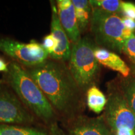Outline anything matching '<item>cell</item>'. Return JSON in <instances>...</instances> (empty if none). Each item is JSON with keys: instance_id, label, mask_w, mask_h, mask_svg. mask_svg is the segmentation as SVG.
<instances>
[{"instance_id": "6da1fadb", "label": "cell", "mask_w": 135, "mask_h": 135, "mask_svg": "<svg viewBox=\"0 0 135 135\" xmlns=\"http://www.w3.org/2000/svg\"><path fill=\"white\" fill-rule=\"evenodd\" d=\"M25 69L46 96L58 120L63 122L82 114L84 93L73 77L67 63L48 58L41 64Z\"/></svg>"}, {"instance_id": "7a4b0ae2", "label": "cell", "mask_w": 135, "mask_h": 135, "mask_svg": "<svg viewBox=\"0 0 135 135\" xmlns=\"http://www.w3.org/2000/svg\"><path fill=\"white\" fill-rule=\"evenodd\" d=\"M2 79L11 86L40 124L48 127L59 121L46 96L25 68L11 61L6 71L3 73Z\"/></svg>"}, {"instance_id": "3957f363", "label": "cell", "mask_w": 135, "mask_h": 135, "mask_svg": "<svg viewBox=\"0 0 135 135\" xmlns=\"http://www.w3.org/2000/svg\"><path fill=\"white\" fill-rule=\"evenodd\" d=\"M89 28L97 46L119 53H123L124 42L133 34L124 26L120 15L97 9H93Z\"/></svg>"}, {"instance_id": "277c9868", "label": "cell", "mask_w": 135, "mask_h": 135, "mask_svg": "<svg viewBox=\"0 0 135 135\" xmlns=\"http://www.w3.org/2000/svg\"><path fill=\"white\" fill-rule=\"evenodd\" d=\"M96 47L93 40L88 36L81 37L80 41L72 45L67 63L73 77L84 93L95 85L100 72V64L94 56Z\"/></svg>"}, {"instance_id": "5b68a950", "label": "cell", "mask_w": 135, "mask_h": 135, "mask_svg": "<svg viewBox=\"0 0 135 135\" xmlns=\"http://www.w3.org/2000/svg\"><path fill=\"white\" fill-rule=\"evenodd\" d=\"M107 103L103 114L111 131L116 133L123 129L135 133V113L128 105L120 88L109 83Z\"/></svg>"}, {"instance_id": "8992f818", "label": "cell", "mask_w": 135, "mask_h": 135, "mask_svg": "<svg viewBox=\"0 0 135 135\" xmlns=\"http://www.w3.org/2000/svg\"><path fill=\"white\" fill-rule=\"evenodd\" d=\"M0 51L24 68L38 65L49 58L41 43L35 40L25 43L4 36H0Z\"/></svg>"}, {"instance_id": "52a82bcc", "label": "cell", "mask_w": 135, "mask_h": 135, "mask_svg": "<svg viewBox=\"0 0 135 135\" xmlns=\"http://www.w3.org/2000/svg\"><path fill=\"white\" fill-rule=\"evenodd\" d=\"M0 123L19 125L41 124L2 78L0 79Z\"/></svg>"}, {"instance_id": "ba28073f", "label": "cell", "mask_w": 135, "mask_h": 135, "mask_svg": "<svg viewBox=\"0 0 135 135\" xmlns=\"http://www.w3.org/2000/svg\"><path fill=\"white\" fill-rule=\"evenodd\" d=\"M61 123V126L70 135H111V133L103 115L90 118L82 114Z\"/></svg>"}, {"instance_id": "9c48e42d", "label": "cell", "mask_w": 135, "mask_h": 135, "mask_svg": "<svg viewBox=\"0 0 135 135\" xmlns=\"http://www.w3.org/2000/svg\"><path fill=\"white\" fill-rule=\"evenodd\" d=\"M50 5L51 9L50 33L57 40L58 47L49 58L68 63L70 58L72 44L61 25L56 1H50Z\"/></svg>"}, {"instance_id": "30bf717a", "label": "cell", "mask_w": 135, "mask_h": 135, "mask_svg": "<svg viewBox=\"0 0 135 135\" xmlns=\"http://www.w3.org/2000/svg\"><path fill=\"white\" fill-rule=\"evenodd\" d=\"M56 1L60 21L71 43L75 44L81 38V34L77 23L75 6L71 0Z\"/></svg>"}, {"instance_id": "8fae6325", "label": "cell", "mask_w": 135, "mask_h": 135, "mask_svg": "<svg viewBox=\"0 0 135 135\" xmlns=\"http://www.w3.org/2000/svg\"><path fill=\"white\" fill-rule=\"evenodd\" d=\"M94 56L100 65L118 71L124 77L129 75L130 68L114 52L97 46L94 50Z\"/></svg>"}, {"instance_id": "7c38bea8", "label": "cell", "mask_w": 135, "mask_h": 135, "mask_svg": "<svg viewBox=\"0 0 135 135\" xmlns=\"http://www.w3.org/2000/svg\"><path fill=\"white\" fill-rule=\"evenodd\" d=\"M48 128L44 125H19L0 123V135H47Z\"/></svg>"}, {"instance_id": "4fadbf2b", "label": "cell", "mask_w": 135, "mask_h": 135, "mask_svg": "<svg viewBox=\"0 0 135 135\" xmlns=\"http://www.w3.org/2000/svg\"><path fill=\"white\" fill-rule=\"evenodd\" d=\"M75 6L77 23L81 34L83 33L90 27L93 9L89 1L71 0Z\"/></svg>"}, {"instance_id": "5bb4252c", "label": "cell", "mask_w": 135, "mask_h": 135, "mask_svg": "<svg viewBox=\"0 0 135 135\" xmlns=\"http://www.w3.org/2000/svg\"><path fill=\"white\" fill-rule=\"evenodd\" d=\"M86 103L91 111L99 114L105 109L107 98L97 86L93 85L86 92Z\"/></svg>"}, {"instance_id": "9a60e30c", "label": "cell", "mask_w": 135, "mask_h": 135, "mask_svg": "<svg viewBox=\"0 0 135 135\" xmlns=\"http://www.w3.org/2000/svg\"><path fill=\"white\" fill-rule=\"evenodd\" d=\"M120 0H89L93 9L119 15L121 13Z\"/></svg>"}, {"instance_id": "2e32d148", "label": "cell", "mask_w": 135, "mask_h": 135, "mask_svg": "<svg viewBox=\"0 0 135 135\" xmlns=\"http://www.w3.org/2000/svg\"><path fill=\"white\" fill-rule=\"evenodd\" d=\"M119 88L128 105L135 113V77L123 82Z\"/></svg>"}, {"instance_id": "e0dca14e", "label": "cell", "mask_w": 135, "mask_h": 135, "mask_svg": "<svg viewBox=\"0 0 135 135\" xmlns=\"http://www.w3.org/2000/svg\"><path fill=\"white\" fill-rule=\"evenodd\" d=\"M123 53H124L135 65V35L134 33L124 42Z\"/></svg>"}, {"instance_id": "ac0fdd59", "label": "cell", "mask_w": 135, "mask_h": 135, "mask_svg": "<svg viewBox=\"0 0 135 135\" xmlns=\"http://www.w3.org/2000/svg\"><path fill=\"white\" fill-rule=\"evenodd\" d=\"M42 46L48 53L49 56L52 55L58 47L57 40L54 38L53 35L50 33L43 38V42L41 43Z\"/></svg>"}, {"instance_id": "d6986e66", "label": "cell", "mask_w": 135, "mask_h": 135, "mask_svg": "<svg viewBox=\"0 0 135 135\" xmlns=\"http://www.w3.org/2000/svg\"><path fill=\"white\" fill-rule=\"evenodd\" d=\"M121 13L124 16L135 20V4L131 2L122 1L121 4Z\"/></svg>"}, {"instance_id": "ffe728a7", "label": "cell", "mask_w": 135, "mask_h": 135, "mask_svg": "<svg viewBox=\"0 0 135 135\" xmlns=\"http://www.w3.org/2000/svg\"><path fill=\"white\" fill-rule=\"evenodd\" d=\"M48 134L47 135H70L60 125L58 121L52 123L48 127Z\"/></svg>"}, {"instance_id": "44dd1931", "label": "cell", "mask_w": 135, "mask_h": 135, "mask_svg": "<svg viewBox=\"0 0 135 135\" xmlns=\"http://www.w3.org/2000/svg\"><path fill=\"white\" fill-rule=\"evenodd\" d=\"M122 21L124 26L126 29L130 30L134 33L135 30V20L128 17H122Z\"/></svg>"}, {"instance_id": "7402d4cb", "label": "cell", "mask_w": 135, "mask_h": 135, "mask_svg": "<svg viewBox=\"0 0 135 135\" xmlns=\"http://www.w3.org/2000/svg\"><path fill=\"white\" fill-rule=\"evenodd\" d=\"M115 135H135L134 131L129 129H123L118 131L116 133H114Z\"/></svg>"}, {"instance_id": "603a6c76", "label": "cell", "mask_w": 135, "mask_h": 135, "mask_svg": "<svg viewBox=\"0 0 135 135\" xmlns=\"http://www.w3.org/2000/svg\"><path fill=\"white\" fill-rule=\"evenodd\" d=\"M8 63H6L4 60L0 58V72L3 73L6 71L8 69Z\"/></svg>"}, {"instance_id": "cb8c5ba5", "label": "cell", "mask_w": 135, "mask_h": 135, "mask_svg": "<svg viewBox=\"0 0 135 135\" xmlns=\"http://www.w3.org/2000/svg\"><path fill=\"white\" fill-rule=\"evenodd\" d=\"M111 135H115V134H114L113 133H112V132H111Z\"/></svg>"}]
</instances>
